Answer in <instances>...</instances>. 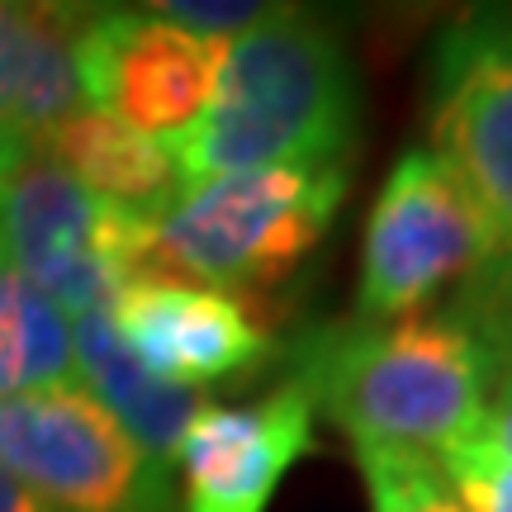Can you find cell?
<instances>
[{
    "instance_id": "obj_1",
    "label": "cell",
    "mask_w": 512,
    "mask_h": 512,
    "mask_svg": "<svg viewBox=\"0 0 512 512\" xmlns=\"http://www.w3.org/2000/svg\"><path fill=\"white\" fill-rule=\"evenodd\" d=\"M361 133V81L332 24L271 10L228 38L200 119L171 147L181 190L266 166H347Z\"/></svg>"
},
{
    "instance_id": "obj_2",
    "label": "cell",
    "mask_w": 512,
    "mask_h": 512,
    "mask_svg": "<svg viewBox=\"0 0 512 512\" xmlns=\"http://www.w3.org/2000/svg\"><path fill=\"white\" fill-rule=\"evenodd\" d=\"M290 380L356 451L437 460L484 427L498 361L456 313L328 323L294 342Z\"/></svg>"
},
{
    "instance_id": "obj_3",
    "label": "cell",
    "mask_w": 512,
    "mask_h": 512,
    "mask_svg": "<svg viewBox=\"0 0 512 512\" xmlns=\"http://www.w3.org/2000/svg\"><path fill=\"white\" fill-rule=\"evenodd\" d=\"M347 166H266L181 190L152 219L147 266L233 299L280 290L328 238Z\"/></svg>"
},
{
    "instance_id": "obj_4",
    "label": "cell",
    "mask_w": 512,
    "mask_h": 512,
    "mask_svg": "<svg viewBox=\"0 0 512 512\" xmlns=\"http://www.w3.org/2000/svg\"><path fill=\"white\" fill-rule=\"evenodd\" d=\"M427 147L470 190L494 238V261L465 299L512 309V10H470L432 43Z\"/></svg>"
},
{
    "instance_id": "obj_5",
    "label": "cell",
    "mask_w": 512,
    "mask_h": 512,
    "mask_svg": "<svg viewBox=\"0 0 512 512\" xmlns=\"http://www.w3.org/2000/svg\"><path fill=\"white\" fill-rule=\"evenodd\" d=\"M152 219L72 181L48 157L0 181V266L62 313H110L147 266Z\"/></svg>"
},
{
    "instance_id": "obj_6",
    "label": "cell",
    "mask_w": 512,
    "mask_h": 512,
    "mask_svg": "<svg viewBox=\"0 0 512 512\" xmlns=\"http://www.w3.org/2000/svg\"><path fill=\"white\" fill-rule=\"evenodd\" d=\"M494 261L489 223L432 147H408L384 171L361 238L356 318L394 323L441 290L470 285Z\"/></svg>"
},
{
    "instance_id": "obj_7",
    "label": "cell",
    "mask_w": 512,
    "mask_h": 512,
    "mask_svg": "<svg viewBox=\"0 0 512 512\" xmlns=\"http://www.w3.org/2000/svg\"><path fill=\"white\" fill-rule=\"evenodd\" d=\"M0 465L48 512H176V479L86 384L0 399Z\"/></svg>"
},
{
    "instance_id": "obj_8",
    "label": "cell",
    "mask_w": 512,
    "mask_h": 512,
    "mask_svg": "<svg viewBox=\"0 0 512 512\" xmlns=\"http://www.w3.org/2000/svg\"><path fill=\"white\" fill-rule=\"evenodd\" d=\"M223 38L190 34L143 10H86L76 29V86L91 110L124 119L157 143H176L200 119L223 62Z\"/></svg>"
},
{
    "instance_id": "obj_9",
    "label": "cell",
    "mask_w": 512,
    "mask_h": 512,
    "mask_svg": "<svg viewBox=\"0 0 512 512\" xmlns=\"http://www.w3.org/2000/svg\"><path fill=\"white\" fill-rule=\"evenodd\" d=\"M110 318L124 347L152 375L190 389L238 380L275 361V337L256 323V313L242 299L152 266L128 280Z\"/></svg>"
},
{
    "instance_id": "obj_10",
    "label": "cell",
    "mask_w": 512,
    "mask_h": 512,
    "mask_svg": "<svg viewBox=\"0 0 512 512\" xmlns=\"http://www.w3.org/2000/svg\"><path fill=\"white\" fill-rule=\"evenodd\" d=\"M313 451V403L294 380L256 403L204 408L185 432L171 479L176 512H266L294 460Z\"/></svg>"
},
{
    "instance_id": "obj_11",
    "label": "cell",
    "mask_w": 512,
    "mask_h": 512,
    "mask_svg": "<svg viewBox=\"0 0 512 512\" xmlns=\"http://www.w3.org/2000/svg\"><path fill=\"white\" fill-rule=\"evenodd\" d=\"M76 337V375H86V389L110 408L119 427L143 446L162 470H176L185 432L195 427L204 408V394L190 384H171L124 347L110 313H86L72 323Z\"/></svg>"
},
{
    "instance_id": "obj_12",
    "label": "cell",
    "mask_w": 512,
    "mask_h": 512,
    "mask_svg": "<svg viewBox=\"0 0 512 512\" xmlns=\"http://www.w3.org/2000/svg\"><path fill=\"white\" fill-rule=\"evenodd\" d=\"M86 10L72 5H5L0 0V114H10L34 147L86 100L76 86V29Z\"/></svg>"
},
{
    "instance_id": "obj_13",
    "label": "cell",
    "mask_w": 512,
    "mask_h": 512,
    "mask_svg": "<svg viewBox=\"0 0 512 512\" xmlns=\"http://www.w3.org/2000/svg\"><path fill=\"white\" fill-rule=\"evenodd\" d=\"M38 157L62 166L72 181H81L95 195L128 204V209H143V214H162L166 204L181 195L171 147L128 128L114 114L91 110V105H81L72 119H62L43 138Z\"/></svg>"
},
{
    "instance_id": "obj_14",
    "label": "cell",
    "mask_w": 512,
    "mask_h": 512,
    "mask_svg": "<svg viewBox=\"0 0 512 512\" xmlns=\"http://www.w3.org/2000/svg\"><path fill=\"white\" fill-rule=\"evenodd\" d=\"M76 380V337L67 313L0 266V399Z\"/></svg>"
},
{
    "instance_id": "obj_15",
    "label": "cell",
    "mask_w": 512,
    "mask_h": 512,
    "mask_svg": "<svg viewBox=\"0 0 512 512\" xmlns=\"http://www.w3.org/2000/svg\"><path fill=\"white\" fill-rule=\"evenodd\" d=\"M370 512H465L437 460L413 451H356Z\"/></svg>"
},
{
    "instance_id": "obj_16",
    "label": "cell",
    "mask_w": 512,
    "mask_h": 512,
    "mask_svg": "<svg viewBox=\"0 0 512 512\" xmlns=\"http://www.w3.org/2000/svg\"><path fill=\"white\" fill-rule=\"evenodd\" d=\"M437 470L465 512H512V456L484 427L437 456Z\"/></svg>"
},
{
    "instance_id": "obj_17",
    "label": "cell",
    "mask_w": 512,
    "mask_h": 512,
    "mask_svg": "<svg viewBox=\"0 0 512 512\" xmlns=\"http://www.w3.org/2000/svg\"><path fill=\"white\" fill-rule=\"evenodd\" d=\"M162 19H171V24H181V29H190V34H204V38H238L247 34L252 24H261V19L271 15V5H252V0H223V5H204V0H171V5H152Z\"/></svg>"
},
{
    "instance_id": "obj_18",
    "label": "cell",
    "mask_w": 512,
    "mask_h": 512,
    "mask_svg": "<svg viewBox=\"0 0 512 512\" xmlns=\"http://www.w3.org/2000/svg\"><path fill=\"white\" fill-rule=\"evenodd\" d=\"M484 432L512 456V361H503L489 389V408H484Z\"/></svg>"
},
{
    "instance_id": "obj_19",
    "label": "cell",
    "mask_w": 512,
    "mask_h": 512,
    "mask_svg": "<svg viewBox=\"0 0 512 512\" xmlns=\"http://www.w3.org/2000/svg\"><path fill=\"white\" fill-rule=\"evenodd\" d=\"M34 157H38L34 138H29V133L10 119V114H0V181H10L19 166L34 162Z\"/></svg>"
},
{
    "instance_id": "obj_20",
    "label": "cell",
    "mask_w": 512,
    "mask_h": 512,
    "mask_svg": "<svg viewBox=\"0 0 512 512\" xmlns=\"http://www.w3.org/2000/svg\"><path fill=\"white\" fill-rule=\"evenodd\" d=\"M0 512H48V508H43V503H38L10 470L0 465Z\"/></svg>"
},
{
    "instance_id": "obj_21",
    "label": "cell",
    "mask_w": 512,
    "mask_h": 512,
    "mask_svg": "<svg viewBox=\"0 0 512 512\" xmlns=\"http://www.w3.org/2000/svg\"><path fill=\"white\" fill-rule=\"evenodd\" d=\"M508 361H512V347H508Z\"/></svg>"
}]
</instances>
